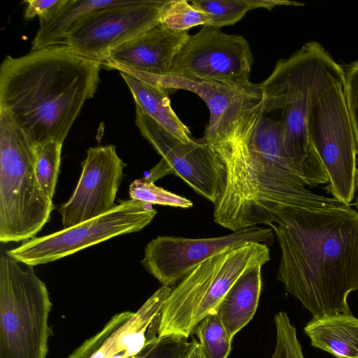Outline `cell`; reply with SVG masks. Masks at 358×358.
I'll use <instances>...</instances> for the list:
<instances>
[{
	"label": "cell",
	"mask_w": 358,
	"mask_h": 358,
	"mask_svg": "<svg viewBox=\"0 0 358 358\" xmlns=\"http://www.w3.org/2000/svg\"><path fill=\"white\" fill-rule=\"evenodd\" d=\"M283 134L282 121L266 117L262 103L229 129L203 137L224 168L214 204L215 223L234 232L270 226L282 206L310 210L348 206L306 188L286 152Z\"/></svg>",
	"instance_id": "1"
},
{
	"label": "cell",
	"mask_w": 358,
	"mask_h": 358,
	"mask_svg": "<svg viewBox=\"0 0 358 358\" xmlns=\"http://www.w3.org/2000/svg\"><path fill=\"white\" fill-rule=\"evenodd\" d=\"M281 256L277 279L313 318L352 313L358 290V210L350 206L276 209L269 226Z\"/></svg>",
	"instance_id": "2"
},
{
	"label": "cell",
	"mask_w": 358,
	"mask_h": 358,
	"mask_svg": "<svg viewBox=\"0 0 358 358\" xmlns=\"http://www.w3.org/2000/svg\"><path fill=\"white\" fill-rule=\"evenodd\" d=\"M101 66L65 45L7 55L0 67V108L36 147L52 140L63 143L85 102L96 93Z\"/></svg>",
	"instance_id": "3"
},
{
	"label": "cell",
	"mask_w": 358,
	"mask_h": 358,
	"mask_svg": "<svg viewBox=\"0 0 358 358\" xmlns=\"http://www.w3.org/2000/svg\"><path fill=\"white\" fill-rule=\"evenodd\" d=\"M344 68L317 42L305 43L279 60L261 83L264 114L280 111L284 145L294 167L307 186L328 183L327 173L307 132L311 108L336 85H344Z\"/></svg>",
	"instance_id": "4"
},
{
	"label": "cell",
	"mask_w": 358,
	"mask_h": 358,
	"mask_svg": "<svg viewBox=\"0 0 358 358\" xmlns=\"http://www.w3.org/2000/svg\"><path fill=\"white\" fill-rule=\"evenodd\" d=\"M36 147L9 113L0 108V241L35 238L48 222L52 200L36 178Z\"/></svg>",
	"instance_id": "5"
},
{
	"label": "cell",
	"mask_w": 358,
	"mask_h": 358,
	"mask_svg": "<svg viewBox=\"0 0 358 358\" xmlns=\"http://www.w3.org/2000/svg\"><path fill=\"white\" fill-rule=\"evenodd\" d=\"M270 259L268 245L250 243L199 264L171 289L162 310L158 336L171 334L188 338L201 320L217 312L240 276Z\"/></svg>",
	"instance_id": "6"
},
{
	"label": "cell",
	"mask_w": 358,
	"mask_h": 358,
	"mask_svg": "<svg viewBox=\"0 0 358 358\" xmlns=\"http://www.w3.org/2000/svg\"><path fill=\"white\" fill-rule=\"evenodd\" d=\"M0 259V358H46L52 303L33 266Z\"/></svg>",
	"instance_id": "7"
},
{
	"label": "cell",
	"mask_w": 358,
	"mask_h": 358,
	"mask_svg": "<svg viewBox=\"0 0 358 358\" xmlns=\"http://www.w3.org/2000/svg\"><path fill=\"white\" fill-rule=\"evenodd\" d=\"M343 85L332 87L314 104L307 132L327 173L329 192L350 206L356 191L357 152Z\"/></svg>",
	"instance_id": "8"
},
{
	"label": "cell",
	"mask_w": 358,
	"mask_h": 358,
	"mask_svg": "<svg viewBox=\"0 0 358 358\" xmlns=\"http://www.w3.org/2000/svg\"><path fill=\"white\" fill-rule=\"evenodd\" d=\"M156 214L152 204L131 199L121 201L104 214L27 241L6 254L31 266L52 262L111 238L138 232L149 224Z\"/></svg>",
	"instance_id": "9"
},
{
	"label": "cell",
	"mask_w": 358,
	"mask_h": 358,
	"mask_svg": "<svg viewBox=\"0 0 358 358\" xmlns=\"http://www.w3.org/2000/svg\"><path fill=\"white\" fill-rule=\"evenodd\" d=\"M169 0H124L84 17L62 45L101 64L109 52L159 24Z\"/></svg>",
	"instance_id": "10"
},
{
	"label": "cell",
	"mask_w": 358,
	"mask_h": 358,
	"mask_svg": "<svg viewBox=\"0 0 358 358\" xmlns=\"http://www.w3.org/2000/svg\"><path fill=\"white\" fill-rule=\"evenodd\" d=\"M271 227H252L213 238L159 236L145 246L141 264L162 285L173 286L210 257L250 243L271 245Z\"/></svg>",
	"instance_id": "11"
},
{
	"label": "cell",
	"mask_w": 358,
	"mask_h": 358,
	"mask_svg": "<svg viewBox=\"0 0 358 358\" xmlns=\"http://www.w3.org/2000/svg\"><path fill=\"white\" fill-rule=\"evenodd\" d=\"M252 63L249 43L243 36L203 26L196 34L187 35L174 58L169 74L248 83Z\"/></svg>",
	"instance_id": "12"
},
{
	"label": "cell",
	"mask_w": 358,
	"mask_h": 358,
	"mask_svg": "<svg viewBox=\"0 0 358 358\" xmlns=\"http://www.w3.org/2000/svg\"><path fill=\"white\" fill-rule=\"evenodd\" d=\"M135 121L141 134L162 156L169 173L215 204L223 185L224 168L212 146L203 139L180 141L137 106Z\"/></svg>",
	"instance_id": "13"
},
{
	"label": "cell",
	"mask_w": 358,
	"mask_h": 358,
	"mask_svg": "<svg viewBox=\"0 0 358 358\" xmlns=\"http://www.w3.org/2000/svg\"><path fill=\"white\" fill-rule=\"evenodd\" d=\"M171 288L162 285L136 311L114 315L66 358H132L158 338L162 310Z\"/></svg>",
	"instance_id": "14"
},
{
	"label": "cell",
	"mask_w": 358,
	"mask_h": 358,
	"mask_svg": "<svg viewBox=\"0 0 358 358\" xmlns=\"http://www.w3.org/2000/svg\"><path fill=\"white\" fill-rule=\"evenodd\" d=\"M125 166L113 145L87 150L77 185L59 209L63 229L104 214L115 206Z\"/></svg>",
	"instance_id": "15"
},
{
	"label": "cell",
	"mask_w": 358,
	"mask_h": 358,
	"mask_svg": "<svg viewBox=\"0 0 358 358\" xmlns=\"http://www.w3.org/2000/svg\"><path fill=\"white\" fill-rule=\"evenodd\" d=\"M129 73L166 90L192 92L206 103L210 120L204 136L222 132L236 123L250 110L264 103L261 84L224 83L173 75L164 76L145 74L134 71Z\"/></svg>",
	"instance_id": "16"
},
{
	"label": "cell",
	"mask_w": 358,
	"mask_h": 358,
	"mask_svg": "<svg viewBox=\"0 0 358 358\" xmlns=\"http://www.w3.org/2000/svg\"><path fill=\"white\" fill-rule=\"evenodd\" d=\"M187 35V31H174L159 24L111 50L102 66L119 71L167 76Z\"/></svg>",
	"instance_id": "17"
},
{
	"label": "cell",
	"mask_w": 358,
	"mask_h": 358,
	"mask_svg": "<svg viewBox=\"0 0 358 358\" xmlns=\"http://www.w3.org/2000/svg\"><path fill=\"white\" fill-rule=\"evenodd\" d=\"M303 331L313 347L336 358H358V318L352 313L312 318Z\"/></svg>",
	"instance_id": "18"
},
{
	"label": "cell",
	"mask_w": 358,
	"mask_h": 358,
	"mask_svg": "<svg viewBox=\"0 0 358 358\" xmlns=\"http://www.w3.org/2000/svg\"><path fill=\"white\" fill-rule=\"evenodd\" d=\"M262 267L258 265L240 276L217 307V313L231 339L255 314L262 290Z\"/></svg>",
	"instance_id": "19"
},
{
	"label": "cell",
	"mask_w": 358,
	"mask_h": 358,
	"mask_svg": "<svg viewBox=\"0 0 358 358\" xmlns=\"http://www.w3.org/2000/svg\"><path fill=\"white\" fill-rule=\"evenodd\" d=\"M120 73L131 92L136 106L180 141L188 142L192 139L188 127L172 109L166 89L129 73Z\"/></svg>",
	"instance_id": "20"
},
{
	"label": "cell",
	"mask_w": 358,
	"mask_h": 358,
	"mask_svg": "<svg viewBox=\"0 0 358 358\" xmlns=\"http://www.w3.org/2000/svg\"><path fill=\"white\" fill-rule=\"evenodd\" d=\"M124 1V0H65L53 17L48 22L40 23V27L31 43V51L62 45L68 35L87 15Z\"/></svg>",
	"instance_id": "21"
},
{
	"label": "cell",
	"mask_w": 358,
	"mask_h": 358,
	"mask_svg": "<svg viewBox=\"0 0 358 358\" xmlns=\"http://www.w3.org/2000/svg\"><path fill=\"white\" fill-rule=\"evenodd\" d=\"M190 2L209 15L210 22L206 26L217 29L235 24L252 9L271 10L278 6L303 5L286 0H194Z\"/></svg>",
	"instance_id": "22"
},
{
	"label": "cell",
	"mask_w": 358,
	"mask_h": 358,
	"mask_svg": "<svg viewBox=\"0 0 358 358\" xmlns=\"http://www.w3.org/2000/svg\"><path fill=\"white\" fill-rule=\"evenodd\" d=\"M195 334L206 358H227L232 340L217 312L208 314L194 327Z\"/></svg>",
	"instance_id": "23"
},
{
	"label": "cell",
	"mask_w": 358,
	"mask_h": 358,
	"mask_svg": "<svg viewBox=\"0 0 358 358\" xmlns=\"http://www.w3.org/2000/svg\"><path fill=\"white\" fill-rule=\"evenodd\" d=\"M63 143L49 141L36 147L35 172L42 192L52 200L55 192Z\"/></svg>",
	"instance_id": "24"
},
{
	"label": "cell",
	"mask_w": 358,
	"mask_h": 358,
	"mask_svg": "<svg viewBox=\"0 0 358 358\" xmlns=\"http://www.w3.org/2000/svg\"><path fill=\"white\" fill-rule=\"evenodd\" d=\"M208 13L185 0H169L164 6L159 24L174 31H187L198 25H207Z\"/></svg>",
	"instance_id": "25"
},
{
	"label": "cell",
	"mask_w": 358,
	"mask_h": 358,
	"mask_svg": "<svg viewBox=\"0 0 358 358\" xmlns=\"http://www.w3.org/2000/svg\"><path fill=\"white\" fill-rule=\"evenodd\" d=\"M131 199L152 205L167 206L182 208L193 206L188 199L157 186L153 182L145 179H136L129 185Z\"/></svg>",
	"instance_id": "26"
},
{
	"label": "cell",
	"mask_w": 358,
	"mask_h": 358,
	"mask_svg": "<svg viewBox=\"0 0 358 358\" xmlns=\"http://www.w3.org/2000/svg\"><path fill=\"white\" fill-rule=\"evenodd\" d=\"M276 344L271 358H304L297 338L296 329L287 314L280 311L275 315Z\"/></svg>",
	"instance_id": "27"
},
{
	"label": "cell",
	"mask_w": 358,
	"mask_h": 358,
	"mask_svg": "<svg viewBox=\"0 0 358 358\" xmlns=\"http://www.w3.org/2000/svg\"><path fill=\"white\" fill-rule=\"evenodd\" d=\"M194 339L189 342L188 338L182 336L170 334L158 336L132 358H185Z\"/></svg>",
	"instance_id": "28"
},
{
	"label": "cell",
	"mask_w": 358,
	"mask_h": 358,
	"mask_svg": "<svg viewBox=\"0 0 358 358\" xmlns=\"http://www.w3.org/2000/svg\"><path fill=\"white\" fill-rule=\"evenodd\" d=\"M344 68V94L354 131L358 155V60Z\"/></svg>",
	"instance_id": "29"
},
{
	"label": "cell",
	"mask_w": 358,
	"mask_h": 358,
	"mask_svg": "<svg viewBox=\"0 0 358 358\" xmlns=\"http://www.w3.org/2000/svg\"><path fill=\"white\" fill-rule=\"evenodd\" d=\"M65 0H26L27 3L24 17L31 19L36 16L39 18L40 23L49 21L55 16Z\"/></svg>",
	"instance_id": "30"
},
{
	"label": "cell",
	"mask_w": 358,
	"mask_h": 358,
	"mask_svg": "<svg viewBox=\"0 0 358 358\" xmlns=\"http://www.w3.org/2000/svg\"><path fill=\"white\" fill-rule=\"evenodd\" d=\"M185 358H206L199 342L194 339V342Z\"/></svg>",
	"instance_id": "31"
},
{
	"label": "cell",
	"mask_w": 358,
	"mask_h": 358,
	"mask_svg": "<svg viewBox=\"0 0 358 358\" xmlns=\"http://www.w3.org/2000/svg\"><path fill=\"white\" fill-rule=\"evenodd\" d=\"M356 190H357V197L355 199V202L358 205V170H357V181H356Z\"/></svg>",
	"instance_id": "32"
}]
</instances>
